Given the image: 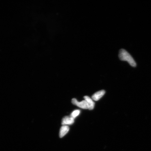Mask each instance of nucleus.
Wrapping results in <instances>:
<instances>
[{"label": "nucleus", "mask_w": 151, "mask_h": 151, "mask_svg": "<svg viewBox=\"0 0 151 151\" xmlns=\"http://www.w3.org/2000/svg\"><path fill=\"white\" fill-rule=\"evenodd\" d=\"M69 127L67 125H63L60 128L59 136L60 138L63 137L69 131Z\"/></svg>", "instance_id": "39448f33"}, {"label": "nucleus", "mask_w": 151, "mask_h": 151, "mask_svg": "<svg viewBox=\"0 0 151 151\" xmlns=\"http://www.w3.org/2000/svg\"><path fill=\"white\" fill-rule=\"evenodd\" d=\"M84 99L88 104V109H89L90 110L93 109L94 108V105H95V103L94 102L93 100L88 96H84Z\"/></svg>", "instance_id": "423d86ee"}, {"label": "nucleus", "mask_w": 151, "mask_h": 151, "mask_svg": "<svg viewBox=\"0 0 151 151\" xmlns=\"http://www.w3.org/2000/svg\"><path fill=\"white\" fill-rule=\"evenodd\" d=\"M72 103L73 104L81 108L84 109H88V104L86 100H84L81 102H78L77 99H72Z\"/></svg>", "instance_id": "f03ea898"}, {"label": "nucleus", "mask_w": 151, "mask_h": 151, "mask_svg": "<svg viewBox=\"0 0 151 151\" xmlns=\"http://www.w3.org/2000/svg\"><path fill=\"white\" fill-rule=\"evenodd\" d=\"M119 57L121 61L127 62L132 67H136L137 63L133 58L127 51L124 49H121L120 50Z\"/></svg>", "instance_id": "f257e3e1"}, {"label": "nucleus", "mask_w": 151, "mask_h": 151, "mask_svg": "<svg viewBox=\"0 0 151 151\" xmlns=\"http://www.w3.org/2000/svg\"><path fill=\"white\" fill-rule=\"evenodd\" d=\"M105 93V90H102L100 91H98L94 93L92 96V99L95 101H98L102 97H103Z\"/></svg>", "instance_id": "20e7f679"}, {"label": "nucleus", "mask_w": 151, "mask_h": 151, "mask_svg": "<svg viewBox=\"0 0 151 151\" xmlns=\"http://www.w3.org/2000/svg\"><path fill=\"white\" fill-rule=\"evenodd\" d=\"M80 110L77 109V110H75L71 113L70 116L73 119H75V118H76L77 116H78L79 114H80Z\"/></svg>", "instance_id": "0eeeda50"}, {"label": "nucleus", "mask_w": 151, "mask_h": 151, "mask_svg": "<svg viewBox=\"0 0 151 151\" xmlns=\"http://www.w3.org/2000/svg\"><path fill=\"white\" fill-rule=\"evenodd\" d=\"M74 122V119L71 116H65L62 119V124L63 125H71Z\"/></svg>", "instance_id": "7ed1b4c3"}]
</instances>
